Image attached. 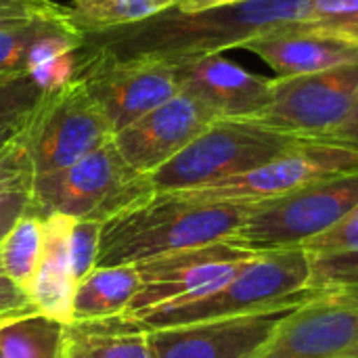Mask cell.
Instances as JSON below:
<instances>
[{"mask_svg":"<svg viewBox=\"0 0 358 358\" xmlns=\"http://www.w3.org/2000/svg\"><path fill=\"white\" fill-rule=\"evenodd\" d=\"M310 283L313 260L304 248L264 252L256 254L237 277L214 294L185 304L162 306L128 321L141 331H151L302 304L323 296Z\"/></svg>","mask_w":358,"mask_h":358,"instance_id":"obj_3","label":"cell"},{"mask_svg":"<svg viewBox=\"0 0 358 358\" xmlns=\"http://www.w3.org/2000/svg\"><path fill=\"white\" fill-rule=\"evenodd\" d=\"M352 42H358V31H355V34H352Z\"/></svg>","mask_w":358,"mask_h":358,"instance_id":"obj_37","label":"cell"},{"mask_svg":"<svg viewBox=\"0 0 358 358\" xmlns=\"http://www.w3.org/2000/svg\"><path fill=\"white\" fill-rule=\"evenodd\" d=\"M306 25L352 40L358 31V0H310V19Z\"/></svg>","mask_w":358,"mask_h":358,"instance_id":"obj_28","label":"cell"},{"mask_svg":"<svg viewBox=\"0 0 358 358\" xmlns=\"http://www.w3.org/2000/svg\"><path fill=\"white\" fill-rule=\"evenodd\" d=\"M103 224L88 222V220H73L69 231V258L73 277L80 283L96 268L99 256V239H101Z\"/></svg>","mask_w":358,"mask_h":358,"instance_id":"obj_29","label":"cell"},{"mask_svg":"<svg viewBox=\"0 0 358 358\" xmlns=\"http://www.w3.org/2000/svg\"><path fill=\"white\" fill-rule=\"evenodd\" d=\"M76 78L120 132L182 90V61L76 59Z\"/></svg>","mask_w":358,"mask_h":358,"instance_id":"obj_11","label":"cell"},{"mask_svg":"<svg viewBox=\"0 0 358 358\" xmlns=\"http://www.w3.org/2000/svg\"><path fill=\"white\" fill-rule=\"evenodd\" d=\"M31 315H40V313L36 310L29 294L4 273L2 258H0V323L6 325Z\"/></svg>","mask_w":358,"mask_h":358,"instance_id":"obj_30","label":"cell"},{"mask_svg":"<svg viewBox=\"0 0 358 358\" xmlns=\"http://www.w3.org/2000/svg\"><path fill=\"white\" fill-rule=\"evenodd\" d=\"M27 122V120H25ZM25 122H21V124H13V126H2L0 128V149L8 143V141H13L15 136H17V132L23 128V124Z\"/></svg>","mask_w":358,"mask_h":358,"instance_id":"obj_34","label":"cell"},{"mask_svg":"<svg viewBox=\"0 0 358 358\" xmlns=\"http://www.w3.org/2000/svg\"><path fill=\"white\" fill-rule=\"evenodd\" d=\"M352 172H358V151L323 141H302L250 172L176 193L197 201L258 206Z\"/></svg>","mask_w":358,"mask_h":358,"instance_id":"obj_8","label":"cell"},{"mask_svg":"<svg viewBox=\"0 0 358 358\" xmlns=\"http://www.w3.org/2000/svg\"><path fill=\"white\" fill-rule=\"evenodd\" d=\"M358 107V63L329 71L275 78L268 103L250 122L304 141H323Z\"/></svg>","mask_w":358,"mask_h":358,"instance_id":"obj_10","label":"cell"},{"mask_svg":"<svg viewBox=\"0 0 358 358\" xmlns=\"http://www.w3.org/2000/svg\"><path fill=\"white\" fill-rule=\"evenodd\" d=\"M21 130L0 149V243L34 208L36 174L23 147Z\"/></svg>","mask_w":358,"mask_h":358,"instance_id":"obj_21","label":"cell"},{"mask_svg":"<svg viewBox=\"0 0 358 358\" xmlns=\"http://www.w3.org/2000/svg\"><path fill=\"white\" fill-rule=\"evenodd\" d=\"M306 304V302H302ZM302 304L145 331L155 358H250Z\"/></svg>","mask_w":358,"mask_h":358,"instance_id":"obj_12","label":"cell"},{"mask_svg":"<svg viewBox=\"0 0 358 358\" xmlns=\"http://www.w3.org/2000/svg\"><path fill=\"white\" fill-rule=\"evenodd\" d=\"M302 141L250 120H216L149 178L155 193L201 189L250 172Z\"/></svg>","mask_w":358,"mask_h":358,"instance_id":"obj_5","label":"cell"},{"mask_svg":"<svg viewBox=\"0 0 358 358\" xmlns=\"http://www.w3.org/2000/svg\"><path fill=\"white\" fill-rule=\"evenodd\" d=\"M254 206L197 201L155 193L101 229L96 266L138 264L157 256L229 239Z\"/></svg>","mask_w":358,"mask_h":358,"instance_id":"obj_2","label":"cell"},{"mask_svg":"<svg viewBox=\"0 0 358 358\" xmlns=\"http://www.w3.org/2000/svg\"><path fill=\"white\" fill-rule=\"evenodd\" d=\"M344 358H358V346L355 348V350H350V352H348Z\"/></svg>","mask_w":358,"mask_h":358,"instance_id":"obj_36","label":"cell"},{"mask_svg":"<svg viewBox=\"0 0 358 358\" xmlns=\"http://www.w3.org/2000/svg\"><path fill=\"white\" fill-rule=\"evenodd\" d=\"M57 10H61V4H57V2L36 4V6H4V8H0V27L23 23V21H29L38 15L57 13Z\"/></svg>","mask_w":358,"mask_h":358,"instance_id":"obj_31","label":"cell"},{"mask_svg":"<svg viewBox=\"0 0 358 358\" xmlns=\"http://www.w3.org/2000/svg\"><path fill=\"white\" fill-rule=\"evenodd\" d=\"M65 323L31 315L0 327V358H63Z\"/></svg>","mask_w":358,"mask_h":358,"instance_id":"obj_23","label":"cell"},{"mask_svg":"<svg viewBox=\"0 0 358 358\" xmlns=\"http://www.w3.org/2000/svg\"><path fill=\"white\" fill-rule=\"evenodd\" d=\"M44 96L46 90L29 73L0 78V128L25 122Z\"/></svg>","mask_w":358,"mask_h":358,"instance_id":"obj_25","label":"cell"},{"mask_svg":"<svg viewBox=\"0 0 358 358\" xmlns=\"http://www.w3.org/2000/svg\"><path fill=\"white\" fill-rule=\"evenodd\" d=\"M52 0H0V8L4 6H36V4H48Z\"/></svg>","mask_w":358,"mask_h":358,"instance_id":"obj_35","label":"cell"},{"mask_svg":"<svg viewBox=\"0 0 358 358\" xmlns=\"http://www.w3.org/2000/svg\"><path fill=\"white\" fill-rule=\"evenodd\" d=\"M275 78L258 76L222 55L182 61V90L203 101L218 120H250L271 99Z\"/></svg>","mask_w":358,"mask_h":358,"instance_id":"obj_15","label":"cell"},{"mask_svg":"<svg viewBox=\"0 0 358 358\" xmlns=\"http://www.w3.org/2000/svg\"><path fill=\"white\" fill-rule=\"evenodd\" d=\"M113 128L96 105L86 84L73 78L46 92L27 117L21 141L34 174H52L73 166L92 151L113 141Z\"/></svg>","mask_w":358,"mask_h":358,"instance_id":"obj_7","label":"cell"},{"mask_svg":"<svg viewBox=\"0 0 358 358\" xmlns=\"http://www.w3.org/2000/svg\"><path fill=\"white\" fill-rule=\"evenodd\" d=\"M0 327H2V323H0Z\"/></svg>","mask_w":358,"mask_h":358,"instance_id":"obj_38","label":"cell"},{"mask_svg":"<svg viewBox=\"0 0 358 358\" xmlns=\"http://www.w3.org/2000/svg\"><path fill=\"white\" fill-rule=\"evenodd\" d=\"M153 195L151 178L130 168L111 141L65 170L36 176L31 214L105 224Z\"/></svg>","mask_w":358,"mask_h":358,"instance_id":"obj_4","label":"cell"},{"mask_svg":"<svg viewBox=\"0 0 358 358\" xmlns=\"http://www.w3.org/2000/svg\"><path fill=\"white\" fill-rule=\"evenodd\" d=\"M256 254L233 243L216 241L138 262L141 285L124 319H136L149 310L185 304L214 294L237 277Z\"/></svg>","mask_w":358,"mask_h":358,"instance_id":"obj_9","label":"cell"},{"mask_svg":"<svg viewBox=\"0 0 358 358\" xmlns=\"http://www.w3.org/2000/svg\"><path fill=\"white\" fill-rule=\"evenodd\" d=\"M310 19V0H250L182 13L174 6L143 21L84 34L76 59L191 61L243 48L248 42Z\"/></svg>","mask_w":358,"mask_h":358,"instance_id":"obj_1","label":"cell"},{"mask_svg":"<svg viewBox=\"0 0 358 358\" xmlns=\"http://www.w3.org/2000/svg\"><path fill=\"white\" fill-rule=\"evenodd\" d=\"M310 287L358 304V254L313 262Z\"/></svg>","mask_w":358,"mask_h":358,"instance_id":"obj_27","label":"cell"},{"mask_svg":"<svg viewBox=\"0 0 358 358\" xmlns=\"http://www.w3.org/2000/svg\"><path fill=\"white\" fill-rule=\"evenodd\" d=\"M241 2H250V0H176L174 8L182 13H199V10L231 6V4H241Z\"/></svg>","mask_w":358,"mask_h":358,"instance_id":"obj_33","label":"cell"},{"mask_svg":"<svg viewBox=\"0 0 358 358\" xmlns=\"http://www.w3.org/2000/svg\"><path fill=\"white\" fill-rule=\"evenodd\" d=\"M82 36L63 19L61 10L0 27V78L29 73L40 61L76 52Z\"/></svg>","mask_w":358,"mask_h":358,"instance_id":"obj_18","label":"cell"},{"mask_svg":"<svg viewBox=\"0 0 358 358\" xmlns=\"http://www.w3.org/2000/svg\"><path fill=\"white\" fill-rule=\"evenodd\" d=\"M358 201V172L315 182L258 203L227 239L252 254L302 248L329 231Z\"/></svg>","mask_w":358,"mask_h":358,"instance_id":"obj_6","label":"cell"},{"mask_svg":"<svg viewBox=\"0 0 358 358\" xmlns=\"http://www.w3.org/2000/svg\"><path fill=\"white\" fill-rule=\"evenodd\" d=\"M141 285L136 264L96 266L84 277L73 296L71 323L122 317Z\"/></svg>","mask_w":358,"mask_h":358,"instance_id":"obj_20","label":"cell"},{"mask_svg":"<svg viewBox=\"0 0 358 358\" xmlns=\"http://www.w3.org/2000/svg\"><path fill=\"white\" fill-rule=\"evenodd\" d=\"M260 57L275 78H300L358 63V42L319 31L306 23L287 25L243 46Z\"/></svg>","mask_w":358,"mask_h":358,"instance_id":"obj_16","label":"cell"},{"mask_svg":"<svg viewBox=\"0 0 358 358\" xmlns=\"http://www.w3.org/2000/svg\"><path fill=\"white\" fill-rule=\"evenodd\" d=\"M358 346V304L323 294L283 319L250 358H344Z\"/></svg>","mask_w":358,"mask_h":358,"instance_id":"obj_14","label":"cell"},{"mask_svg":"<svg viewBox=\"0 0 358 358\" xmlns=\"http://www.w3.org/2000/svg\"><path fill=\"white\" fill-rule=\"evenodd\" d=\"M73 218L50 214L44 218V250L38 273L29 287V298L40 315L59 323H71V306L78 281L69 258V231Z\"/></svg>","mask_w":358,"mask_h":358,"instance_id":"obj_17","label":"cell"},{"mask_svg":"<svg viewBox=\"0 0 358 358\" xmlns=\"http://www.w3.org/2000/svg\"><path fill=\"white\" fill-rule=\"evenodd\" d=\"M216 120L218 115L203 101L180 90L164 105L115 132L113 145L130 168L149 176Z\"/></svg>","mask_w":358,"mask_h":358,"instance_id":"obj_13","label":"cell"},{"mask_svg":"<svg viewBox=\"0 0 358 358\" xmlns=\"http://www.w3.org/2000/svg\"><path fill=\"white\" fill-rule=\"evenodd\" d=\"M42 250H44V220L34 214L23 216L0 243V258H2L4 273L27 294L38 273Z\"/></svg>","mask_w":358,"mask_h":358,"instance_id":"obj_24","label":"cell"},{"mask_svg":"<svg viewBox=\"0 0 358 358\" xmlns=\"http://www.w3.org/2000/svg\"><path fill=\"white\" fill-rule=\"evenodd\" d=\"M174 4L176 0H71L61 4V15L73 31L84 36L143 21Z\"/></svg>","mask_w":358,"mask_h":358,"instance_id":"obj_22","label":"cell"},{"mask_svg":"<svg viewBox=\"0 0 358 358\" xmlns=\"http://www.w3.org/2000/svg\"><path fill=\"white\" fill-rule=\"evenodd\" d=\"M313 262L358 254V201L329 231L302 245Z\"/></svg>","mask_w":358,"mask_h":358,"instance_id":"obj_26","label":"cell"},{"mask_svg":"<svg viewBox=\"0 0 358 358\" xmlns=\"http://www.w3.org/2000/svg\"><path fill=\"white\" fill-rule=\"evenodd\" d=\"M63 358H155L145 331L128 319L69 323Z\"/></svg>","mask_w":358,"mask_h":358,"instance_id":"obj_19","label":"cell"},{"mask_svg":"<svg viewBox=\"0 0 358 358\" xmlns=\"http://www.w3.org/2000/svg\"><path fill=\"white\" fill-rule=\"evenodd\" d=\"M323 143H334L358 151V107L348 115V120L342 126H338L329 136L323 138Z\"/></svg>","mask_w":358,"mask_h":358,"instance_id":"obj_32","label":"cell"}]
</instances>
